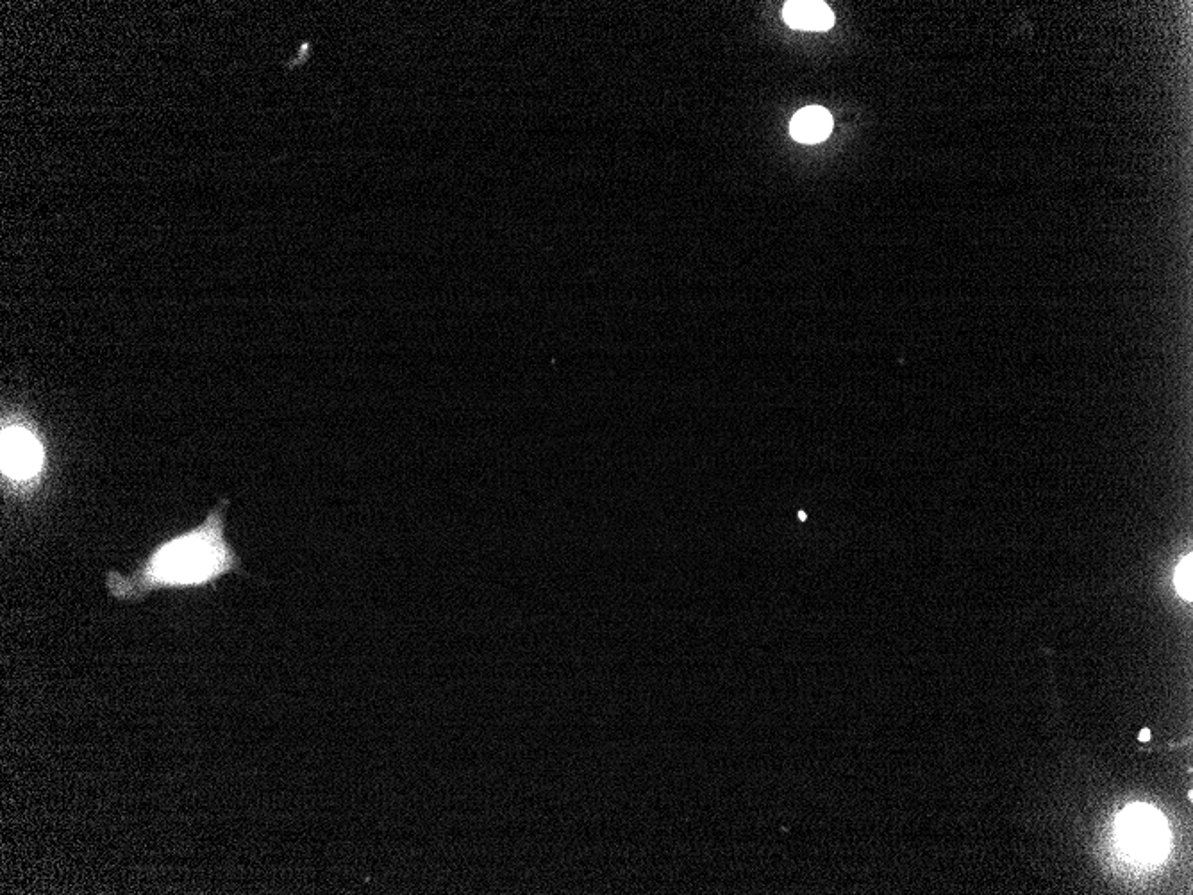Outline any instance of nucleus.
Instances as JSON below:
<instances>
[{
	"instance_id": "1",
	"label": "nucleus",
	"mask_w": 1193,
	"mask_h": 895,
	"mask_svg": "<svg viewBox=\"0 0 1193 895\" xmlns=\"http://www.w3.org/2000/svg\"><path fill=\"white\" fill-rule=\"evenodd\" d=\"M229 499H220L199 526L154 545L133 574L109 570L108 594L122 603H142L163 590L208 588L229 574L249 576L226 536Z\"/></svg>"
},
{
	"instance_id": "2",
	"label": "nucleus",
	"mask_w": 1193,
	"mask_h": 895,
	"mask_svg": "<svg viewBox=\"0 0 1193 895\" xmlns=\"http://www.w3.org/2000/svg\"><path fill=\"white\" fill-rule=\"evenodd\" d=\"M43 447L38 435L22 424H4L2 429V477L6 490L26 494L38 486L42 474ZM6 492V494H8Z\"/></svg>"
},
{
	"instance_id": "3",
	"label": "nucleus",
	"mask_w": 1193,
	"mask_h": 895,
	"mask_svg": "<svg viewBox=\"0 0 1193 895\" xmlns=\"http://www.w3.org/2000/svg\"><path fill=\"white\" fill-rule=\"evenodd\" d=\"M1120 844L1136 860L1156 862L1168 849V826L1151 806L1133 804L1118 817Z\"/></svg>"
},
{
	"instance_id": "4",
	"label": "nucleus",
	"mask_w": 1193,
	"mask_h": 895,
	"mask_svg": "<svg viewBox=\"0 0 1193 895\" xmlns=\"http://www.w3.org/2000/svg\"><path fill=\"white\" fill-rule=\"evenodd\" d=\"M783 17L788 26L802 31H827L835 24L833 11L824 2H788Z\"/></svg>"
},
{
	"instance_id": "5",
	"label": "nucleus",
	"mask_w": 1193,
	"mask_h": 895,
	"mask_svg": "<svg viewBox=\"0 0 1193 895\" xmlns=\"http://www.w3.org/2000/svg\"><path fill=\"white\" fill-rule=\"evenodd\" d=\"M831 129H833V118L826 109L811 106V108L802 109L793 117L790 133L797 142L818 143L826 140L827 136L831 134Z\"/></svg>"
},
{
	"instance_id": "6",
	"label": "nucleus",
	"mask_w": 1193,
	"mask_h": 895,
	"mask_svg": "<svg viewBox=\"0 0 1193 895\" xmlns=\"http://www.w3.org/2000/svg\"><path fill=\"white\" fill-rule=\"evenodd\" d=\"M1192 567V556H1186L1185 560H1181V563L1177 565L1176 578H1174L1177 594L1181 595L1186 603L1192 601Z\"/></svg>"
},
{
	"instance_id": "7",
	"label": "nucleus",
	"mask_w": 1193,
	"mask_h": 895,
	"mask_svg": "<svg viewBox=\"0 0 1193 895\" xmlns=\"http://www.w3.org/2000/svg\"><path fill=\"white\" fill-rule=\"evenodd\" d=\"M1138 740H1140V742H1147V740H1151V731H1149V729H1142V731H1140V735H1138Z\"/></svg>"
}]
</instances>
